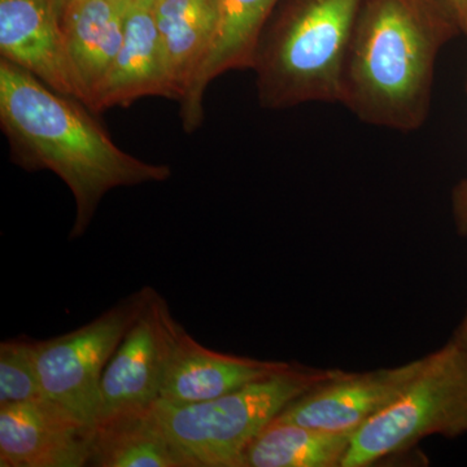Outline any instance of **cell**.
<instances>
[{
    "label": "cell",
    "instance_id": "9a60e30c",
    "mask_svg": "<svg viewBox=\"0 0 467 467\" xmlns=\"http://www.w3.org/2000/svg\"><path fill=\"white\" fill-rule=\"evenodd\" d=\"M150 7L174 100L181 103L211 48L218 20V0H155Z\"/></svg>",
    "mask_w": 467,
    "mask_h": 467
},
{
    "label": "cell",
    "instance_id": "d6986e66",
    "mask_svg": "<svg viewBox=\"0 0 467 467\" xmlns=\"http://www.w3.org/2000/svg\"><path fill=\"white\" fill-rule=\"evenodd\" d=\"M454 211L461 232L467 235V181L461 183L454 192Z\"/></svg>",
    "mask_w": 467,
    "mask_h": 467
},
{
    "label": "cell",
    "instance_id": "44dd1931",
    "mask_svg": "<svg viewBox=\"0 0 467 467\" xmlns=\"http://www.w3.org/2000/svg\"><path fill=\"white\" fill-rule=\"evenodd\" d=\"M451 340L467 349V310L465 317L462 318V322H461L457 330L454 331L453 337Z\"/></svg>",
    "mask_w": 467,
    "mask_h": 467
},
{
    "label": "cell",
    "instance_id": "5b68a950",
    "mask_svg": "<svg viewBox=\"0 0 467 467\" xmlns=\"http://www.w3.org/2000/svg\"><path fill=\"white\" fill-rule=\"evenodd\" d=\"M431 435H467V349L450 340L408 389L350 438L342 467H365Z\"/></svg>",
    "mask_w": 467,
    "mask_h": 467
},
{
    "label": "cell",
    "instance_id": "7a4b0ae2",
    "mask_svg": "<svg viewBox=\"0 0 467 467\" xmlns=\"http://www.w3.org/2000/svg\"><path fill=\"white\" fill-rule=\"evenodd\" d=\"M462 34L447 0H364L339 103L359 121L400 133L425 125L439 54Z\"/></svg>",
    "mask_w": 467,
    "mask_h": 467
},
{
    "label": "cell",
    "instance_id": "4fadbf2b",
    "mask_svg": "<svg viewBox=\"0 0 467 467\" xmlns=\"http://www.w3.org/2000/svg\"><path fill=\"white\" fill-rule=\"evenodd\" d=\"M279 0H218V20L207 57L181 101L187 133L201 128L204 95L212 81L230 70L251 69L257 42Z\"/></svg>",
    "mask_w": 467,
    "mask_h": 467
},
{
    "label": "cell",
    "instance_id": "30bf717a",
    "mask_svg": "<svg viewBox=\"0 0 467 467\" xmlns=\"http://www.w3.org/2000/svg\"><path fill=\"white\" fill-rule=\"evenodd\" d=\"M0 55L54 90L81 101L57 0H0Z\"/></svg>",
    "mask_w": 467,
    "mask_h": 467
},
{
    "label": "cell",
    "instance_id": "ac0fdd59",
    "mask_svg": "<svg viewBox=\"0 0 467 467\" xmlns=\"http://www.w3.org/2000/svg\"><path fill=\"white\" fill-rule=\"evenodd\" d=\"M41 378L34 359L33 339L14 337L0 344V405L42 401Z\"/></svg>",
    "mask_w": 467,
    "mask_h": 467
},
{
    "label": "cell",
    "instance_id": "8992f818",
    "mask_svg": "<svg viewBox=\"0 0 467 467\" xmlns=\"http://www.w3.org/2000/svg\"><path fill=\"white\" fill-rule=\"evenodd\" d=\"M153 291L143 287L70 333L33 339L34 359L46 396L94 431L99 418L101 377Z\"/></svg>",
    "mask_w": 467,
    "mask_h": 467
},
{
    "label": "cell",
    "instance_id": "6da1fadb",
    "mask_svg": "<svg viewBox=\"0 0 467 467\" xmlns=\"http://www.w3.org/2000/svg\"><path fill=\"white\" fill-rule=\"evenodd\" d=\"M88 109L0 57V125L12 160L26 171H50L69 187L76 202L70 239L84 235L110 190L164 182L171 175L168 165L119 149Z\"/></svg>",
    "mask_w": 467,
    "mask_h": 467
},
{
    "label": "cell",
    "instance_id": "8fae6325",
    "mask_svg": "<svg viewBox=\"0 0 467 467\" xmlns=\"http://www.w3.org/2000/svg\"><path fill=\"white\" fill-rule=\"evenodd\" d=\"M294 365L216 352L202 346L181 325L159 400L175 405L214 400Z\"/></svg>",
    "mask_w": 467,
    "mask_h": 467
},
{
    "label": "cell",
    "instance_id": "9c48e42d",
    "mask_svg": "<svg viewBox=\"0 0 467 467\" xmlns=\"http://www.w3.org/2000/svg\"><path fill=\"white\" fill-rule=\"evenodd\" d=\"M94 430L57 402L0 405V466L90 465Z\"/></svg>",
    "mask_w": 467,
    "mask_h": 467
},
{
    "label": "cell",
    "instance_id": "277c9868",
    "mask_svg": "<svg viewBox=\"0 0 467 467\" xmlns=\"http://www.w3.org/2000/svg\"><path fill=\"white\" fill-rule=\"evenodd\" d=\"M337 368L294 367L205 402L158 400L152 413L187 467H242L252 441L285 407Z\"/></svg>",
    "mask_w": 467,
    "mask_h": 467
},
{
    "label": "cell",
    "instance_id": "7402d4cb",
    "mask_svg": "<svg viewBox=\"0 0 467 467\" xmlns=\"http://www.w3.org/2000/svg\"><path fill=\"white\" fill-rule=\"evenodd\" d=\"M73 2H77V0H57L58 14H60L61 9L67 7V5H70V3Z\"/></svg>",
    "mask_w": 467,
    "mask_h": 467
},
{
    "label": "cell",
    "instance_id": "e0dca14e",
    "mask_svg": "<svg viewBox=\"0 0 467 467\" xmlns=\"http://www.w3.org/2000/svg\"><path fill=\"white\" fill-rule=\"evenodd\" d=\"M350 438L272 420L245 451L242 467H342Z\"/></svg>",
    "mask_w": 467,
    "mask_h": 467
},
{
    "label": "cell",
    "instance_id": "3957f363",
    "mask_svg": "<svg viewBox=\"0 0 467 467\" xmlns=\"http://www.w3.org/2000/svg\"><path fill=\"white\" fill-rule=\"evenodd\" d=\"M364 0H279L251 70L266 109L339 103L347 51Z\"/></svg>",
    "mask_w": 467,
    "mask_h": 467
},
{
    "label": "cell",
    "instance_id": "ba28073f",
    "mask_svg": "<svg viewBox=\"0 0 467 467\" xmlns=\"http://www.w3.org/2000/svg\"><path fill=\"white\" fill-rule=\"evenodd\" d=\"M426 361L427 356L402 367L367 373L339 370L292 401L275 420L352 436L408 389Z\"/></svg>",
    "mask_w": 467,
    "mask_h": 467
},
{
    "label": "cell",
    "instance_id": "5bb4252c",
    "mask_svg": "<svg viewBox=\"0 0 467 467\" xmlns=\"http://www.w3.org/2000/svg\"><path fill=\"white\" fill-rule=\"evenodd\" d=\"M131 3L133 0H77L61 9L67 57L86 107L121 48Z\"/></svg>",
    "mask_w": 467,
    "mask_h": 467
},
{
    "label": "cell",
    "instance_id": "ffe728a7",
    "mask_svg": "<svg viewBox=\"0 0 467 467\" xmlns=\"http://www.w3.org/2000/svg\"><path fill=\"white\" fill-rule=\"evenodd\" d=\"M451 11L456 15L459 20L461 30L465 34L467 38V0H447Z\"/></svg>",
    "mask_w": 467,
    "mask_h": 467
},
{
    "label": "cell",
    "instance_id": "603a6c76",
    "mask_svg": "<svg viewBox=\"0 0 467 467\" xmlns=\"http://www.w3.org/2000/svg\"><path fill=\"white\" fill-rule=\"evenodd\" d=\"M140 3H144V5H152V3L155 2V0H140Z\"/></svg>",
    "mask_w": 467,
    "mask_h": 467
},
{
    "label": "cell",
    "instance_id": "52a82bcc",
    "mask_svg": "<svg viewBox=\"0 0 467 467\" xmlns=\"http://www.w3.org/2000/svg\"><path fill=\"white\" fill-rule=\"evenodd\" d=\"M180 327L167 300L153 291L101 377L97 426L142 413L159 400Z\"/></svg>",
    "mask_w": 467,
    "mask_h": 467
},
{
    "label": "cell",
    "instance_id": "2e32d148",
    "mask_svg": "<svg viewBox=\"0 0 467 467\" xmlns=\"http://www.w3.org/2000/svg\"><path fill=\"white\" fill-rule=\"evenodd\" d=\"M90 466L187 467L153 416L152 408L97 426Z\"/></svg>",
    "mask_w": 467,
    "mask_h": 467
},
{
    "label": "cell",
    "instance_id": "7c38bea8",
    "mask_svg": "<svg viewBox=\"0 0 467 467\" xmlns=\"http://www.w3.org/2000/svg\"><path fill=\"white\" fill-rule=\"evenodd\" d=\"M146 97L174 100L152 7L133 0L126 16L124 42L88 109L99 113Z\"/></svg>",
    "mask_w": 467,
    "mask_h": 467
}]
</instances>
